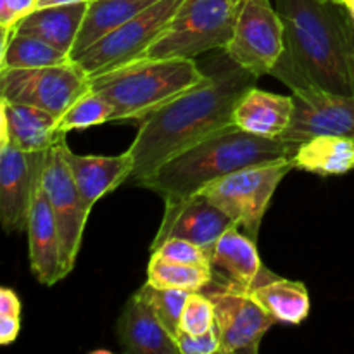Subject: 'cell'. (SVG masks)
Returning <instances> with one entry per match:
<instances>
[{"mask_svg":"<svg viewBox=\"0 0 354 354\" xmlns=\"http://www.w3.org/2000/svg\"><path fill=\"white\" fill-rule=\"evenodd\" d=\"M252 73L230 59V64L206 73L192 88L149 114L138 123V133L128 151L133 156L131 182L147 178L162 162L192 147L214 131L234 124L241 97L256 86Z\"/></svg>","mask_w":354,"mask_h":354,"instance_id":"6da1fadb","label":"cell"},{"mask_svg":"<svg viewBox=\"0 0 354 354\" xmlns=\"http://www.w3.org/2000/svg\"><path fill=\"white\" fill-rule=\"evenodd\" d=\"M273 6L286 26V41L272 75L290 92L354 93L344 54L348 7L328 0H275Z\"/></svg>","mask_w":354,"mask_h":354,"instance_id":"7a4b0ae2","label":"cell"},{"mask_svg":"<svg viewBox=\"0 0 354 354\" xmlns=\"http://www.w3.org/2000/svg\"><path fill=\"white\" fill-rule=\"evenodd\" d=\"M299 145L258 137L232 124L173 156L137 185L159 194L165 204H176L242 168L294 159Z\"/></svg>","mask_w":354,"mask_h":354,"instance_id":"3957f363","label":"cell"},{"mask_svg":"<svg viewBox=\"0 0 354 354\" xmlns=\"http://www.w3.org/2000/svg\"><path fill=\"white\" fill-rule=\"evenodd\" d=\"M206 76L196 59H137L90 76V88L114 107L113 123H140Z\"/></svg>","mask_w":354,"mask_h":354,"instance_id":"277c9868","label":"cell"},{"mask_svg":"<svg viewBox=\"0 0 354 354\" xmlns=\"http://www.w3.org/2000/svg\"><path fill=\"white\" fill-rule=\"evenodd\" d=\"M244 0H183L173 19L140 59H196L225 50Z\"/></svg>","mask_w":354,"mask_h":354,"instance_id":"5b68a950","label":"cell"},{"mask_svg":"<svg viewBox=\"0 0 354 354\" xmlns=\"http://www.w3.org/2000/svg\"><path fill=\"white\" fill-rule=\"evenodd\" d=\"M296 168L294 159H282L242 168L201 190V196L225 211L245 235L258 241L263 216L277 187Z\"/></svg>","mask_w":354,"mask_h":354,"instance_id":"8992f818","label":"cell"},{"mask_svg":"<svg viewBox=\"0 0 354 354\" xmlns=\"http://www.w3.org/2000/svg\"><path fill=\"white\" fill-rule=\"evenodd\" d=\"M183 0H158L138 16L100 38L82 55L73 59L85 75L97 76L137 61L158 40Z\"/></svg>","mask_w":354,"mask_h":354,"instance_id":"52a82bcc","label":"cell"},{"mask_svg":"<svg viewBox=\"0 0 354 354\" xmlns=\"http://www.w3.org/2000/svg\"><path fill=\"white\" fill-rule=\"evenodd\" d=\"M90 90V76L75 62L30 69L0 71V99L28 104L61 118Z\"/></svg>","mask_w":354,"mask_h":354,"instance_id":"ba28073f","label":"cell"},{"mask_svg":"<svg viewBox=\"0 0 354 354\" xmlns=\"http://www.w3.org/2000/svg\"><path fill=\"white\" fill-rule=\"evenodd\" d=\"M66 135H61L47 151L44 175H41V190L47 197L54 213L61 235L62 268L66 277L75 268L76 258L80 254L90 209L83 203L82 194L76 187L73 173L66 161Z\"/></svg>","mask_w":354,"mask_h":354,"instance_id":"9c48e42d","label":"cell"},{"mask_svg":"<svg viewBox=\"0 0 354 354\" xmlns=\"http://www.w3.org/2000/svg\"><path fill=\"white\" fill-rule=\"evenodd\" d=\"M286 41V26L272 0H244L225 54L254 76L272 75Z\"/></svg>","mask_w":354,"mask_h":354,"instance_id":"30bf717a","label":"cell"},{"mask_svg":"<svg viewBox=\"0 0 354 354\" xmlns=\"http://www.w3.org/2000/svg\"><path fill=\"white\" fill-rule=\"evenodd\" d=\"M203 292L214 304L221 354L258 353L265 334L277 324L275 318L259 306L251 292L239 287L211 282Z\"/></svg>","mask_w":354,"mask_h":354,"instance_id":"8fae6325","label":"cell"},{"mask_svg":"<svg viewBox=\"0 0 354 354\" xmlns=\"http://www.w3.org/2000/svg\"><path fill=\"white\" fill-rule=\"evenodd\" d=\"M45 159L47 151L24 152L10 142H0V218L7 234L28 228Z\"/></svg>","mask_w":354,"mask_h":354,"instance_id":"7c38bea8","label":"cell"},{"mask_svg":"<svg viewBox=\"0 0 354 354\" xmlns=\"http://www.w3.org/2000/svg\"><path fill=\"white\" fill-rule=\"evenodd\" d=\"M292 120L280 138L294 144L322 135L354 138V93L310 88L292 92Z\"/></svg>","mask_w":354,"mask_h":354,"instance_id":"4fadbf2b","label":"cell"},{"mask_svg":"<svg viewBox=\"0 0 354 354\" xmlns=\"http://www.w3.org/2000/svg\"><path fill=\"white\" fill-rule=\"evenodd\" d=\"M232 228H239V225L221 207L207 197L196 194L182 203L165 204V216L152 241L151 251L166 239H185L201 245L211 258L214 245Z\"/></svg>","mask_w":354,"mask_h":354,"instance_id":"5bb4252c","label":"cell"},{"mask_svg":"<svg viewBox=\"0 0 354 354\" xmlns=\"http://www.w3.org/2000/svg\"><path fill=\"white\" fill-rule=\"evenodd\" d=\"M211 268L213 282L239 287L248 292L273 277L259 259L256 241L241 234L239 228L228 230L214 245Z\"/></svg>","mask_w":354,"mask_h":354,"instance_id":"9a60e30c","label":"cell"},{"mask_svg":"<svg viewBox=\"0 0 354 354\" xmlns=\"http://www.w3.org/2000/svg\"><path fill=\"white\" fill-rule=\"evenodd\" d=\"M116 334L123 351L130 354H180L175 337L138 292L124 304L118 318Z\"/></svg>","mask_w":354,"mask_h":354,"instance_id":"2e32d148","label":"cell"},{"mask_svg":"<svg viewBox=\"0 0 354 354\" xmlns=\"http://www.w3.org/2000/svg\"><path fill=\"white\" fill-rule=\"evenodd\" d=\"M26 232L31 272L41 286H55L66 277L62 268L61 235L50 204L41 190V182L35 197Z\"/></svg>","mask_w":354,"mask_h":354,"instance_id":"e0dca14e","label":"cell"},{"mask_svg":"<svg viewBox=\"0 0 354 354\" xmlns=\"http://www.w3.org/2000/svg\"><path fill=\"white\" fill-rule=\"evenodd\" d=\"M66 161L90 211L97 201L130 180L135 166L130 151L120 156H80L69 145L66 149Z\"/></svg>","mask_w":354,"mask_h":354,"instance_id":"ac0fdd59","label":"cell"},{"mask_svg":"<svg viewBox=\"0 0 354 354\" xmlns=\"http://www.w3.org/2000/svg\"><path fill=\"white\" fill-rule=\"evenodd\" d=\"M57 120L40 107L0 99V142H10L24 152L48 151L61 137Z\"/></svg>","mask_w":354,"mask_h":354,"instance_id":"d6986e66","label":"cell"},{"mask_svg":"<svg viewBox=\"0 0 354 354\" xmlns=\"http://www.w3.org/2000/svg\"><path fill=\"white\" fill-rule=\"evenodd\" d=\"M292 113V95H279L252 86L235 106L234 124L258 137L280 138L289 128Z\"/></svg>","mask_w":354,"mask_h":354,"instance_id":"ffe728a7","label":"cell"},{"mask_svg":"<svg viewBox=\"0 0 354 354\" xmlns=\"http://www.w3.org/2000/svg\"><path fill=\"white\" fill-rule=\"evenodd\" d=\"M86 7H88V2L40 7L28 14L24 19H21L14 31L33 35V37L50 44L52 47L71 55Z\"/></svg>","mask_w":354,"mask_h":354,"instance_id":"44dd1931","label":"cell"},{"mask_svg":"<svg viewBox=\"0 0 354 354\" xmlns=\"http://www.w3.org/2000/svg\"><path fill=\"white\" fill-rule=\"evenodd\" d=\"M154 2L158 0H90L78 38L71 50V59L82 55L100 38L133 19Z\"/></svg>","mask_w":354,"mask_h":354,"instance_id":"7402d4cb","label":"cell"},{"mask_svg":"<svg viewBox=\"0 0 354 354\" xmlns=\"http://www.w3.org/2000/svg\"><path fill=\"white\" fill-rule=\"evenodd\" d=\"M294 165L320 176L346 175L354 169V138L322 135L299 145Z\"/></svg>","mask_w":354,"mask_h":354,"instance_id":"603a6c76","label":"cell"},{"mask_svg":"<svg viewBox=\"0 0 354 354\" xmlns=\"http://www.w3.org/2000/svg\"><path fill=\"white\" fill-rule=\"evenodd\" d=\"M259 306L272 315L275 322L299 325L310 315V294L304 283L273 275L251 290Z\"/></svg>","mask_w":354,"mask_h":354,"instance_id":"cb8c5ba5","label":"cell"},{"mask_svg":"<svg viewBox=\"0 0 354 354\" xmlns=\"http://www.w3.org/2000/svg\"><path fill=\"white\" fill-rule=\"evenodd\" d=\"M71 55L59 48L52 47L47 41L33 35L17 33L10 35L7 45L2 47L0 71L6 69H30L45 68V66H61L71 62Z\"/></svg>","mask_w":354,"mask_h":354,"instance_id":"d4e9b609","label":"cell"},{"mask_svg":"<svg viewBox=\"0 0 354 354\" xmlns=\"http://www.w3.org/2000/svg\"><path fill=\"white\" fill-rule=\"evenodd\" d=\"M147 282L159 289H180L187 292H203L213 282L211 266L180 265L159 254H151L147 266Z\"/></svg>","mask_w":354,"mask_h":354,"instance_id":"484cf974","label":"cell"},{"mask_svg":"<svg viewBox=\"0 0 354 354\" xmlns=\"http://www.w3.org/2000/svg\"><path fill=\"white\" fill-rule=\"evenodd\" d=\"M113 118L114 107L111 106L109 100L90 88L59 118L57 133L66 135L73 130H83V128L109 123V121H113Z\"/></svg>","mask_w":354,"mask_h":354,"instance_id":"4316f807","label":"cell"},{"mask_svg":"<svg viewBox=\"0 0 354 354\" xmlns=\"http://www.w3.org/2000/svg\"><path fill=\"white\" fill-rule=\"evenodd\" d=\"M137 292L151 304L166 330L176 339L180 332V318H182L183 308H185L187 297L190 292L180 289H159L149 282L142 286Z\"/></svg>","mask_w":354,"mask_h":354,"instance_id":"83f0119b","label":"cell"},{"mask_svg":"<svg viewBox=\"0 0 354 354\" xmlns=\"http://www.w3.org/2000/svg\"><path fill=\"white\" fill-rule=\"evenodd\" d=\"M216 325L213 301L206 292H190L180 318V330L187 334H204Z\"/></svg>","mask_w":354,"mask_h":354,"instance_id":"f1b7e54d","label":"cell"},{"mask_svg":"<svg viewBox=\"0 0 354 354\" xmlns=\"http://www.w3.org/2000/svg\"><path fill=\"white\" fill-rule=\"evenodd\" d=\"M151 254H159L168 261L180 263V265L211 266V258L201 245L185 239H166L158 245Z\"/></svg>","mask_w":354,"mask_h":354,"instance_id":"f546056e","label":"cell"},{"mask_svg":"<svg viewBox=\"0 0 354 354\" xmlns=\"http://www.w3.org/2000/svg\"><path fill=\"white\" fill-rule=\"evenodd\" d=\"M176 344H178L180 354H214L221 353V342L218 328L214 325L211 330L204 332V334H187V332L180 330L176 335Z\"/></svg>","mask_w":354,"mask_h":354,"instance_id":"4dcf8cb0","label":"cell"},{"mask_svg":"<svg viewBox=\"0 0 354 354\" xmlns=\"http://www.w3.org/2000/svg\"><path fill=\"white\" fill-rule=\"evenodd\" d=\"M37 9V0H0V28H2V47L7 45L14 28L21 19Z\"/></svg>","mask_w":354,"mask_h":354,"instance_id":"1f68e13d","label":"cell"},{"mask_svg":"<svg viewBox=\"0 0 354 354\" xmlns=\"http://www.w3.org/2000/svg\"><path fill=\"white\" fill-rule=\"evenodd\" d=\"M344 54L346 64H348L349 78H351L353 92H354V21L351 14H348L344 24Z\"/></svg>","mask_w":354,"mask_h":354,"instance_id":"d6a6232c","label":"cell"},{"mask_svg":"<svg viewBox=\"0 0 354 354\" xmlns=\"http://www.w3.org/2000/svg\"><path fill=\"white\" fill-rule=\"evenodd\" d=\"M19 317H6V315H0V344H12L16 341L17 334H19Z\"/></svg>","mask_w":354,"mask_h":354,"instance_id":"836d02e7","label":"cell"},{"mask_svg":"<svg viewBox=\"0 0 354 354\" xmlns=\"http://www.w3.org/2000/svg\"><path fill=\"white\" fill-rule=\"evenodd\" d=\"M0 315L6 317H19L21 301L12 289H0Z\"/></svg>","mask_w":354,"mask_h":354,"instance_id":"e575fe53","label":"cell"},{"mask_svg":"<svg viewBox=\"0 0 354 354\" xmlns=\"http://www.w3.org/2000/svg\"><path fill=\"white\" fill-rule=\"evenodd\" d=\"M90 2V0H37V9L40 7H52V6H69V3Z\"/></svg>","mask_w":354,"mask_h":354,"instance_id":"d590c367","label":"cell"},{"mask_svg":"<svg viewBox=\"0 0 354 354\" xmlns=\"http://www.w3.org/2000/svg\"><path fill=\"white\" fill-rule=\"evenodd\" d=\"M348 10H349V14H351V17H353V21H354V2H351V3H348Z\"/></svg>","mask_w":354,"mask_h":354,"instance_id":"8d00e7d4","label":"cell"},{"mask_svg":"<svg viewBox=\"0 0 354 354\" xmlns=\"http://www.w3.org/2000/svg\"><path fill=\"white\" fill-rule=\"evenodd\" d=\"M341 2H342V6H348V3L354 2V0H341Z\"/></svg>","mask_w":354,"mask_h":354,"instance_id":"74e56055","label":"cell"},{"mask_svg":"<svg viewBox=\"0 0 354 354\" xmlns=\"http://www.w3.org/2000/svg\"><path fill=\"white\" fill-rule=\"evenodd\" d=\"M328 2H335V3H342L341 0H328Z\"/></svg>","mask_w":354,"mask_h":354,"instance_id":"f35d334b","label":"cell"}]
</instances>
